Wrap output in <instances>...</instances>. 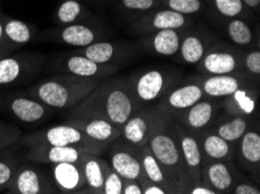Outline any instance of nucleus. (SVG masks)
<instances>
[{
	"instance_id": "37998d69",
	"label": "nucleus",
	"mask_w": 260,
	"mask_h": 194,
	"mask_svg": "<svg viewBox=\"0 0 260 194\" xmlns=\"http://www.w3.org/2000/svg\"><path fill=\"white\" fill-rule=\"evenodd\" d=\"M123 194H143V185L138 180L124 179Z\"/></svg>"
},
{
	"instance_id": "09e8293b",
	"label": "nucleus",
	"mask_w": 260,
	"mask_h": 194,
	"mask_svg": "<svg viewBox=\"0 0 260 194\" xmlns=\"http://www.w3.org/2000/svg\"><path fill=\"white\" fill-rule=\"evenodd\" d=\"M6 55H10V54H7L6 51H4V50H0V58L4 57V56H6Z\"/></svg>"
},
{
	"instance_id": "f704fd0d",
	"label": "nucleus",
	"mask_w": 260,
	"mask_h": 194,
	"mask_svg": "<svg viewBox=\"0 0 260 194\" xmlns=\"http://www.w3.org/2000/svg\"><path fill=\"white\" fill-rule=\"evenodd\" d=\"M209 10L224 18H242L252 21L254 13L242 0H206Z\"/></svg>"
},
{
	"instance_id": "a211bd4d",
	"label": "nucleus",
	"mask_w": 260,
	"mask_h": 194,
	"mask_svg": "<svg viewBox=\"0 0 260 194\" xmlns=\"http://www.w3.org/2000/svg\"><path fill=\"white\" fill-rule=\"evenodd\" d=\"M215 40V35L204 26H192L186 29L181 40L180 49L175 55L177 61L184 64L196 65Z\"/></svg>"
},
{
	"instance_id": "9d476101",
	"label": "nucleus",
	"mask_w": 260,
	"mask_h": 194,
	"mask_svg": "<svg viewBox=\"0 0 260 194\" xmlns=\"http://www.w3.org/2000/svg\"><path fill=\"white\" fill-rule=\"evenodd\" d=\"M104 150L108 151L110 166L124 179L138 180L141 184L147 180L141 163V151L139 148L118 138L106 145Z\"/></svg>"
},
{
	"instance_id": "72a5a7b5",
	"label": "nucleus",
	"mask_w": 260,
	"mask_h": 194,
	"mask_svg": "<svg viewBox=\"0 0 260 194\" xmlns=\"http://www.w3.org/2000/svg\"><path fill=\"white\" fill-rule=\"evenodd\" d=\"M141 151V163H143V169L146 178L152 183L160 185L161 187L166 189L168 194H176L175 188L169 180L166 173H165L162 166L160 165L154 155L151 152V150L147 145L143 146L140 149Z\"/></svg>"
},
{
	"instance_id": "49530a36",
	"label": "nucleus",
	"mask_w": 260,
	"mask_h": 194,
	"mask_svg": "<svg viewBox=\"0 0 260 194\" xmlns=\"http://www.w3.org/2000/svg\"><path fill=\"white\" fill-rule=\"evenodd\" d=\"M188 194H217V193H216L211 187H209L208 185L201 183V184L191 186Z\"/></svg>"
},
{
	"instance_id": "0eeeda50",
	"label": "nucleus",
	"mask_w": 260,
	"mask_h": 194,
	"mask_svg": "<svg viewBox=\"0 0 260 194\" xmlns=\"http://www.w3.org/2000/svg\"><path fill=\"white\" fill-rule=\"evenodd\" d=\"M23 143L27 145H55V146H66L74 145L93 150L94 152L100 153L104 151L106 145L98 143L93 141L80 129L75 128L73 126L67 124L57 125L50 128H46L39 132L31 133L29 135L23 137Z\"/></svg>"
},
{
	"instance_id": "4c0bfd02",
	"label": "nucleus",
	"mask_w": 260,
	"mask_h": 194,
	"mask_svg": "<svg viewBox=\"0 0 260 194\" xmlns=\"http://www.w3.org/2000/svg\"><path fill=\"white\" fill-rule=\"evenodd\" d=\"M242 71L247 76L259 82L260 78V51L259 49H251L244 51L242 57Z\"/></svg>"
},
{
	"instance_id": "c03bdc74",
	"label": "nucleus",
	"mask_w": 260,
	"mask_h": 194,
	"mask_svg": "<svg viewBox=\"0 0 260 194\" xmlns=\"http://www.w3.org/2000/svg\"><path fill=\"white\" fill-rule=\"evenodd\" d=\"M141 185H143V194H168L164 187L155 183H152L148 179Z\"/></svg>"
},
{
	"instance_id": "58836bf2",
	"label": "nucleus",
	"mask_w": 260,
	"mask_h": 194,
	"mask_svg": "<svg viewBox=\"0 0 260 194\" xmlns=\"http://www.w3.org/2000/svg\"><path fill=\"white\" fill-rule=\"evenodd\" d=\"M19 165L20 164L13 157L7 155L2 156L0 153V191L6 189Z\"/></svg>"
},
{
	"instance_id": "a878e982",
	"label": "nucleus",
	"mask_w": 260,
	"mask_h": 194,
	"mask_svg": "<svg viewBox=\"0 0 260 194\" xmlns=\"http://www.w3.org/2000/svg\"><path fill=\"white\" fill-rule=\"evenodd\" d=\"M236 157L239 164L251 175L259 176L260 170V134L259 127L250 126L236 145Z\"/></svg>"
},
{
	"instance_id": "20e7f679",
	"label": "nucleus",
	"mask_w": 260,
	"mask_h": 194,
	"mask_svg": "<svg viewBox=\"0 0 260 194\" xmlns=\"http://www.w3.org/2000/svg\"><path fill=\"white\" fill-rule=\"evenodd\" d=\"M133 94L141 107L155 104L180 82V73L171 69H148L129 76Z\"/></svg>"
},
{
	"instance_id": "423d86ee",
	"label": "nucleus",
	"mask_w": 260,
	"mask_h": 194,
	"mask_svg": "<svg viewBox=\"0 0 260 194\" xmlns=\"http://www.w3.org/2000/svg\"><path fill=\"white\" fill-rule=\"evenodd\" d=\"M171 119L165 115L155 104L141 107L121 127L119 138L126 143L141 149L157 129L166 125Z\"/></svg>"
},
{
	"instance_id": "e433bc0d",
	"label": "nucleus",
	"mask_w": 260,
	"mask_h": 194,
	"mask_svg": "<svg viewBox=\"0 0 260 194\" xmlns=\"http://www.w3.org/2000/svg\"><path fill=\"white\" fill-rule=\"evenodd\" d=\"M160 7L189 15V17L202 14L208 10L206 0H160Z\"/></svg>"
},
{
	"instance_id": "de8ad7c7",
	"label": "nucleus",
	"mask_w": 260,
	"mask_h": 194,
	"mask_svg": "<svg viewBox=\"0 0 260 194\" xmlns=\"http://www.w3.org/2000/svg\"><path fill=\"white\" fill-rule=\"evenodd\" d=\"M242 2L245 4L246 7L251 10L253 13H257L260 9V0H242Z\"/></svg>"
},
{
	"instance_id": "1a4fd4ad",
	"label": "nucleus",
	"mask_w": 260,
	"mask_h": 194,
	"mask_svg": "<svg viewBox=\"0 0 260 194\" xmlns=\"http://www.w3.org/2000/svg\"><path fill=\"white\" fill-rule=\"evenodd\" d=\"M244 51L238 47L215 40L196 64L201 74H229L242 71Z\"/></svg>"
},
{
	"instance_id": "79ce46f5",
	"label": "nucleus",
	"mask_w": 260,
	"mask_h": 194,
	"mask_svg": "<svg viewBox=\"0 0 260 194\" xmlns=\"http://www.w3.org/2000/svg\"><path fill=\"white\" fill-rule=\"evenodd\" d=\"M231 193L234 194H260V189L254 184L246 180H239L235 184Z\"/></svg>"
},
{
	"instance_id": "2eb2a0df",
	"label": "nucleus",
	"mask_w": 260,
	"mask_h": 194,
	"mask_svg": "<svg viewBox=\"0 0 260 194\" xmlns=\"http://www.w3.org/2000/svg\"><path fill=\"white\" fill-rule=\"evenodd\" d=\"M220 110V99L206 97L181 113L176 121L195 136H199L201 133L211 129Z\"/></svg>"
},
{
	"instance_id": "c756f323",
	"label": "nucleus",
	"mask_w": 260,
	"mask_h": 194,
	"mask_svg": "<svg viewBox=\"0 0 260 194\" xmlns=\"http://www.w3.org/2000/svg\"><path fill=\"white\" fill-rule=\"evenodd\" d=\"M85 178V189L83 193L103 194L105 177L110 170L109 162L101 155H89L81 162Z\"/></svg>"
},
{
	"instance_id": "c85d7f7f",
	"label": "nucleus",
	"mask_w": 260,
	"mask_h": 194,
	"mask_svg": "<svg viewBox=\"0 0 260 194\" xmlns=\"http://www.w3.org/2000/svg\"><path fill=\"white\" fill-rule=\"evenodd\" d=\"M198 138L203 160L230 162L236 157V145L217 135L214 130H206Z\"/></svg>"
},
{
	"instance_id": "473e14b6",
	"label": "nucleus",
	"mask_w": 260,
	"mask_h": 194,
	"mask_svg": "<svg viewBox=\"0 0 260 194\" xmlns=\"http://www.w3.org/2000/svg\"><path fill=\"white\" fill-rule=\"evenodd\" d=\"M92 18L91 11L80 0H63L54 12L53 21L57 26H69Z\"/></svg>"
},
{
	"instance_id": "a18cd8bd",
	"label": "nucleus",
	"mask_w": 260,
	"mask_h": 194,
	"mask_svg": "<svg viewBox=\"0 0 260 194\" xmlns=\"http://www.w3.org/2000/svg\"><path fill=\"white\" fill-rule=\"evenodd\" d=\"M6 17H7V14L4 13L3 10L0 9V50H4V51H6L7 54H11L12 51L9 49V47H7V45H6L5 29H4Z\"/></svg>"
},
{
	"instance_id": "5701e85b",
	"label": "nucleus",
	"mask_w": 260,
	"mask_h": 194,
	"mask_svg": "<svg viewBox=\"0 0 260 194\" xmlns=\"http://www.w3.org/2000/svg\"><path fill=\"white\" fill-rule=\"evenodd\" d=\"M186 29H165L144 35L138 41L141 50L162 57H173L180 49Z\"/></svg>"
},
{
	"instance_id": "f257e3e1",
	"label": "nucleus",
	"mask_w": 260,
	"mask_h": 194,
	"mask_svg": "<svg viewBox=\"0 0 260 194\" xmlns=\"http://www.w3.org/2000/svg\"><path fill=\"white\" fill-rule=\"evenodd\" d=\"M140 108L128 77L105 78L88 97L73 107L69 118L103 119L121 129Z\"/></svg>"
},
{
	"instance_id": "6e6552de",
	"label": "nucleus",
	"mask_w": 260,
	"mask_h": 194,
	"mask_svg": "<svg viewBox=\"0 0 260 194\" xmlns=\"http://www.w3.org/2000/svg\"><path fill=\"white\" fill-rule=\"evenodd\" d=\"M46 55L19 53L0 58V88L20 85L29 82L41 72Z\"/></svg>"
},
{
	"instance_id": "4468645a",
	"label": "nucleus",
	"mask_w": 260,
	"mask_h": 194,
	"mask_svg": "<svg viewBox=\"0 0 260 194\" xmlns=\"http://www.w3.org/2000/svg\"><path fill=\"white\" fill-rule=\"evenodd\" d=\"M6 189L12 194L57 193L52 177L31 165H19Z\"/></svg>"
},
{
	"instance_id": "bb28decb",
	"label": "nucleus",
	"mask_w": 260,
	"mask_h": 194,
	"mask_svg": "<svg viewBox=\"0 0 260 194\" xmlns=\"http://www.w3.org/2000/svg\"><path fill=\"white\" fill-rule=\"evenodd\" d=\"M52 179L60 193H83L85 178L81 162L52 164Z\"/></svg>"
},
{
	"instance_id": "412c9836",
	"label": "nucleus",
	"mask_w": 260,
	"mask_h": 194,
	"mask_svg": "<svg viewBox=\"0 0 260 194\" xmlns=\"http://www.w3.org/2000/svg\"><path fill=\"white\" fill-rule=\"evenodd\" d=\"M238 175L232 161H209L202 162V181L216 193H231L235 184L239 181Z\"/></svg>"
},
{
	"instance_id": "39448f33",
	"label": "nucleus",
	"mask_w": 260,
	"mask_h": 194,
	"mask_svg": "<svg viewBox=\"0 0 260 194\" xmlns=\"http://www.w3.org/2000/svg\"><path fill=\"white\" fill-rule=\"evenodd\" d=\"M110 36L111 34L106 26L94 20V18L74 25L54 27L41 34L42 40H48L76 48H83L92 43L104 41Z\"/></svg>"
},
{
	"instance_id": "ddd939ff",
	"label": "nucleus",
	"mask_w": 260,
	"mask_h": 194,
	"mask_svg": "<svg viewBox=\"0 0 260 194\" xmlns=\"http://www.w3.org/2000/svg\"><path fill=\"white\" fill-rule=\"evenodd\" d=\"M206 98L202 88L195 78L184 84H176L167 93H165L159 100L155 102L161 112L171 120H176L177 118L201 99Z\"/></svg>"
},
{
	"instance_id": "7c9ffc66",
	"label": "nucleus",
	"mask_w": 260,
	"mask_h": 194,
	"mask_svg": "<svg viewBox=\"0 0 260 194\" xmlns=\"http://www.w3.org/2000/svg\"><path fill=\"white\" fill-rule=\"evenodd\" d=\"M252 118L229 115L225 113V117L218 115L216 119L211 130L230 143L237 145V142L252 125Z\"/></svg>"
},
{
	"instance_id": "4be33fe9",
	"label": "nucleus",
	"mask_w": 260,
	"mask_h": 194,
	"mask_svg": "<svg viewBox=\"0 0 260 194\" xmlns=\"http://www.w3.org/2000/svg\"><path fill=\"white\" fill-rule=\"evenodd\" d=\"M258 82H251L242 86L230 96L220 99V108L229 115L253 119L258 113Z\"/></svg>"
},
{
	"instance_id": "f8f14e48",
	"label": "nucleus",
	"mask_w": 260,
	"mask_h": 194,
	"mask_svg": "<svg viewBox=\"0 0 260 194\" xmlns=\"http://www.w3.org/2000/svg\"><path fill=\"white\" fill-rule=\"evenodd\" d=\"M141 49L138 42L129 41H100L92 45L78 48L74 53L83 55L101 64H115L128 62L136 57Z\"/></svg>"
},
{
	"instance_id": "a19ab883",
	"label": "nucleus",
	"mask_w": 260,
	"mask_h": 194,
	"mask_svg": "<svg viewBox=\"0 0 260 194\" xmlns=\"http://www.w3.org/2000/svg\"><path fill=\"white\" fill-rule=\"evenodd\" d=\"M123 186L124 178L112 168H110L105 177L103 194H123Z\"/></svg>"
},
{
	"instance_id": "dca6fc26",
	"label": "nucleus",
	"mask_w": 260,
	"mask_h": 194,
	"mask_svg": "<svg viewBox=\"0 0 260 194\" xmlns=\"http://www.w3.org/2000/svg\"><path fill=\"white\" fill-rule=\"evenodd\" d=\"M55 64H56V70L61 73H72L80 77L102 79V81L112 76L119 70L118 65L101 64L74 51L73 54L62 55L55 62Z\"/></svg>"
},
{
	"instance_id": "f3484780",
	"label": "nucleus",
	"mask_w": 260,
	"mask_h": 194,
	"mask_svg": "<svg viewBox=\"0 0 260 194\" xmlns=\"http://www.w3.org/2000/svg\"><path fill=\"white\" fill-rule=\"evenodd\" d=\"M173 125H174L177 140H179L181 155H182L184 165H186L190 186L201 184L203 158L199 138L176 120H173Z\"/></svg>"
},
{
	"instance_id": "7ed1b4c3",
	"label": "nucleus",
	"mask_w": 260,
	"mask_h": 194,
	"mask_svg": "<svg viewBox=\"0 0 260 194\" xmlns=\"http://www.w3.org/2000/svg\"><path fill=\"white\" fill-rule=\"evenodd\" d=\"M162 166L165 173L175 188L176 194H188L190 181L184 165L173 120L153 134L146 144Z\"/></svg>"
},
{
	"instance_id": "f03ea898",
	"label": "nucleus",
	"mask_w": 260,
	"mask_h": 194,
	"mask_svg": "<svg viewBox=\"0 0 260 194\" xmlns=\"http://www.w3.org/2000/svg\"><path fill=\"white\" fill-rule=\"evenodd\" d=\"M101 82L102 79L61 73L38 83L27 93L53 109L73 108L88 97Z\"/></svg>"
},
{
	"instance_id": "cd10ccee",
	"label": "nucleus",
	"mask_w": 260,
	"mask_h": 194,
	"mask_svg": "<svg viewBox=\"0 0 260 194\" xmlns=\"http://www.w3.org/2000/svg\"><path fill=\"white\" fill-rule=\"evenodd\" d=\"M9 109L13 115L23 124H37L45 120L52 107L47 106L33 97L17 96L7 100Z\"/></svg>"
},
{
	"instance_id": "2f4dec72",
	"label": "nucleus",
	"mask_w": 260,
	"mask_h": 194,
	"mask_svg": "<svg viewBox=\"0 0 260 194\" xmlns=\"http://www.w3.org/2000/svg\"><path fill=\"white\" fill-rule=\"evenodd\" d=\"M4 29H5L6 45L11 51L27 45L33 41L35 36H38V29L34 25L13 19L9 15L5 19Z\"/></svg>"
},
{
	"instance_id": "6ab92c4d",
	"label": "nucleus",
	"mask_w": 260,
	"mask_h": 194,
	"mask_svg": "<svg viewBox=\"0 0 260 194\" xmlns=\"http://www.w3.org/2000/svg\"><path fill=\"white\" fill-rule=\"evenodd\" d=\"M89 155H100V153L94 152L93 150L74 145H31L27 152V157L30 161L42 164L78 163Z\"/></svg>"
},
{
	"instance_id": "b1692460",
	"label": "nucleus",
	"mask_w": 260,
	"mask_h": 194,
	"mask_svg": "<svg viewBox=\"0 0 260 194\" xmlns=\"http://www.w3.org/2000/svg\"><path fill=\"white\" fill-rule=\"evenodd\" d=\"M208 17L226 35L231 43L238 48H249L254 43V31L250 21L242 18H224L211 10H207Z\"/></svg>"
},
{
	"instance_id": "ea45409f",
	"label": "nucleus",
	"mask_w": 260,
	"mask_h": 194,
	"mask_svg": "<svg viewBox=\"0 0 260 194\" xmlns=\"http://www.w3.org/2000/svg\"><path fill=\"white\" fill-rule=\"evenodd\" d=\"M21 130L18 127L0 122V149L7 148L20 140Z\"/></svg>"
},
{
	"instance_id": "c9c22d12",
	"label": "nucleus",
	"mask_w": 260,
	"mask_h": 194,
	"mask_svg": "<svg viewBox=\"0 0 260 194\" xmlns=\"http://www.w3.org/2000/svg\"><path fill=\"white\" fill-rule=\"evenodd\" d=\"M160 7V0H118L117 10L121 17L135 21L149 11Z\"/></svg>"
},
{
	"instance_id": "393cba45",
	"label": "nucleus",
	"mask_w": 260,
	"mask_h": 194,
	"mask_svg": "<svg viewBox=\"0 0 260 194\" xmlns=\"http://www.w3.org/2000/svg\"><path fill=\"white\" fill-rule=\"evenodd\" d=\"M75 128L80 129L86 136L98 143L109 145L113 141L118 140L121 135V129L111 122L103 119L94 118H70L63 122Z\"/></svg>"
},
{
	"instance_id": "9b49d317",
	"label": "nucleus",
	"mask_w": 260,
	"mask_h": 194,
	"mask_svg": "<svg viewBox=\"0 0 260 194\" xmlns=\"http://www.w3.org/2000/svg\"><path fill=\"white\" fill-rule=\"evenodd\" d=\"M194 26V18L177 13L165 7H157L131 22L129 31L138 36L165 29H188Z\"/></svg>"
},
{
	"instance_id": "8fccbe9b",
	"label": "nucleus",
	"mask_w": 260,
	"mask_h": 194,
	"mask_svg": "<svg viewBox=\"0 0 260 194\" xmlns=\"http://www.w3.org/2000/svg\"><path fill=\"white\" fill-rule=\"evenodd\" d=\"M0 150H2V149H0Z\"/></svg>"
},
{
	"instance_id": "aec40b11",
	"label": "nucleus",
	"mask_w": 260,
	"mask_h": 194,
	"mask_svg": "<svg viewBox=\"0 0 260 194\" xmlns=\"http://www.w3.org/2000/svg\"><path fill=\"white\" fill-rule=\"evenodd\" d=\"M194 78L202 88L204 96L214 99L225 98L242 86L255 82L243 71L229 74H200Z\"/></svg>"
}]
</instances>
